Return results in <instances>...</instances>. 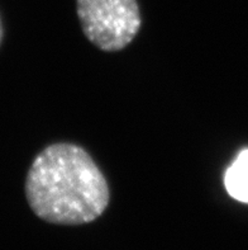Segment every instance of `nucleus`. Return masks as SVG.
I'll return each mask as SVG.
<instances>
[{"label":"nucleus","mask_w":248,"mask_h":250,"mask_svg":"<svg viewBox=\"0 0 248 250\" xmlns=\"http://www.w3.org/2000/svg\"><path fill=\"white\" fill-rule=\"evenodd\" d=\"M24 192L33 213L54 225L93 222L110 203L104 173L93 156L74 143L46 146L32 162Z\"/></svg>","instance_id":"obj_1"},{"label":"nucleus","mask_w":248,"mask_h":250,"mask_svg":"<svg viewBox=\"0 0 248 250\" xmlns=\"http://www.w3.org/2000/svg\"><path fill=\"white\" fill-rule=\"evenodd\" d=\"M82 33L104 52L127 48L142 28L137 0H76Z\"/></svg>","instance_id":"obj_2"},{"label":"nucleus","mask_w":248,"mask_h":250,"mask_svg":"<svg viewBox=\"0 0 248 250\" xmlns=\"http://www.w3.org/2000/svg\"><path fill=\"white\" fill-rule=\"evenodd\" d=\"M3 38H4V27H3V21H1V17H0V46H1Z\"/></svg>","instance_id":"obj_4"},{"label":"nucleus","mask_w":248,"mask_h":250,"mask_svg":"<svg viewBox=\"0 0 248 250\" xmlns=\"http://www.w3.org/2000/svg\"><path fill=\"white\" fill-rule=\"evenodd\" d=\"M224 183L233 198L248 203V150L241 152L227 169Z\"/></svg>","instance_id":"obj_3"}]
</instances>
